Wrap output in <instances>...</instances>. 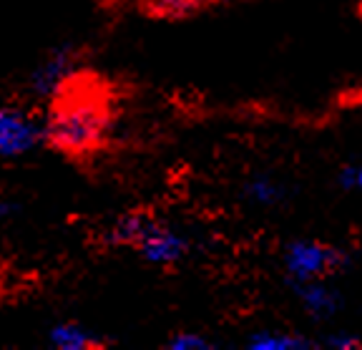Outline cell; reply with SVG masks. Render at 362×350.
I'll return each mask as SVG.
<instances>
[{"label": "cell", "instance_id": "1", "mask_svg": "<svg viewBox=\"0 0 362 350\" xmlns=\"http://www.w3.org/2000/svg\"><path fill=\"white\" fill-rule=\"evenodd\" d=\"M43 121V142L68 157H90L103 149L113 129V103L101 81L76 71L53 94Z\"/></svg>", "mask_w": 362, "mask_h": 350}, {"label": "cell", "instance_id": "2", "mask_svg": "<svg viewBox=\"0 0 362 350\" xmlns=\"http://www.w3.org/2000/svg\"><path fill=\"white\" fill-rule=\"evenodd\" d=\"M108 247H131L144 262L153 267H174L192 254V237L179 227L151 217L146 212L121 215L103 230Z\"/></svg>", "mask_w": 362, "mask_h": 350}, {"label": "cell", "instance_id": "3", "mask_svg": "<svg viewBox=\"0 0 362 350\" xmlns=\"http://www.w3.org/2000/svg\"><path fill=\"white\" fill-rule=\"evenodd\" d=\"M282 270L287 285L312 283V280H334L350 265V252L327 239L294 237L282 247Z\"/></svg>", "mask_w": 362, "mask_h": 350}, {"label": "cell", "instance_id": "4", "mask_svg": "<svg viewBox=\"0 0 362 350\" xmlns=\"http://www.w3.org/2000/svg\"><path fill=\"white\" fill-rule=\"evenodd\" d=\"M43 142V124L25 106L0 101V159L11 162Z\"/></svg>", "mask_w": 362, "mask_h": 350}, {"label": "cell", "instance_id": "5", "mask_svg": "<svg viewBox=\"0 0 362 350\" xmlns=\"http://www.w3.org/2000/svg\"><path fill=\"white\" fill-rule=\"evenodd\" d=\"M76 56L78 53H76L74 45H58V48L45 53V58H40V63L30 71V79H28V86L35 96L51 98L78 71Z\"/></svg>", "mask_w": 362, "mask_h": 350}, {"label": "cell", "instance_id": "6", "mask_svg": "<svg viewBox=\"0 0 362 350\" xmlns=\"http://www.w3.org/2000/svg\"><path fill=\"white\" fill-rule=\"evenodd\" d=\"M294 300L300 303V307L305 310V315L310 320L325 322L334 320L339 315V310L345 307V298L337 288L332 285V280H312V283H292L289 285Z\"/></svg>", "mask_w": 362, "mask_h": 350}, {"label": "cell", "instance_id": "7", "mask_svg": "<svg viewBox=\"0 0 362 350\" xmlns=\"http://www.w3.org/2000/svg\"><path fill=\"white\" fill-rule=\"evenodd\" d=\"M242 194L257 209H279L292 197V186L269 171H257L244 181Z\"/></svg>", "mask_w": 362, "mask_h": 350}, {"label": "cell", "instance_id": "8", "mask_svg": "<svg viewBox=\"0 0 362 350\" xmlns=\"http://www.w3.org/2000/svg\"><path fill=\"white\" fill-rule=\"evenodd\" d=\"M249 350H320V343L307 335L297 333V330H274V328H262L247 338Z\"/></svg>", "mask_w": 362, "mask_h": 350}, {"label": "cell", "instance_id": "9", "mask_svg": "<svg viewBox=\"0 0 362 350\" xmlns=\"http://www.w3.org/2000/svg\"><path fill=\"white\" fill-rule=\"evenodd\" d=\"M48 343L56 350H96L101 348V340L83 328L81 322H58L48 330Z\"/></svg>", "mask_w": 362, "mask_h": 350}, {"label": "cell", "instance_id": "10", "mask_svg": "<svg viewBox=\"0 0 362 350\" xmlns=\"http://www.w3.org/2000/svg\"><path fill=\"white\" fill-rule=\"evenodd\" d=\"M219 0H141V8L158 18H184L214 6Z\"/></svg>", "mask_w": 362, "mask_h": 350}, {"label": "cell", "instance_id": "11", "mask_svg": "<svg viewBox=\"0 0 362 350\" xmlns=\"http://www.w3.org/2000/svg\"><path fill=\"white\" fill-rule=\"evenodd\" d=\"M334 181H337L339 192L362 194V159H355V162H347V164L339 166Z\"/></svg>", "mask_w": 362, "mask_h": 350}, {"label": "cell", "instance_id": "12", "mask_svg": "<svg viewBox=\"0 0 362 350\" xmlns=\"http://www.w3.org/2000/svg\"><path fill=\"white\" fill-rule=\"evenodd\" d=\"M169 350H211L216 348V343H211L206 335L199 333H176L171 340H166Z\"/></svg>", "mask_w": 362, "mask_h": 350}, {"label": "cell", "instance_id": "13", "mask_svg": "<svg viewBox=\"0 0 362 350\" xmlns=\"http://www.w3.org/2000/svg\"><path fill=\"white\" fill-rule=\"evenodd\" d=\"M320 343V350H362V340L352 333H345V330H334V333H327L325 338L317 340Z\"/></svg>", "mask_w": 362, "mask_h": 350}, {"label": "cell", "instance_id": "14", "mask_svg": "<svg viewBox=\"0 0 362 350\" xmlns=\"http://www.w3.org/2000/svg\"><path fill=\"white\" fill-rule=\"evenodd\" d=\"M18 212V204L11 199H0V222H6L8 217H13Z\"/></svg>", "mask_w": 362, "mask_h": 350}]
</instances>
